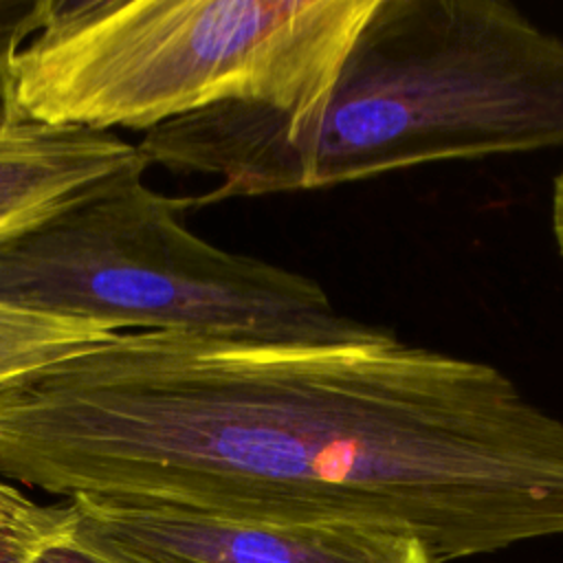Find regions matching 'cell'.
Masks as SVG:
<instances>
[{
	"label": "cell",
	"mask_w": 563,
	"mask_h": 563,
	"mask_svg": "<svg viewBox=\"0 0 563 563\" xmlns=\"http://www.w3.org/2000/svg\"><path fill=\"white\" fill-rule=\"evenodd\" d=\"M0 477L66 499L372 523L449 563L550 534L563 418L497 365L398 334L123 332L0 398Z\"/></svg>",
	"instance_id": "cell-1"
},
{
	"label": "cell",
	"mask_w": 563,
	"mask_h": 563,
	"mask_svg": "<svg viewBox=\"0 0 563 563\" xmlns=\"http://www.w3.org/2000/svg\"><path fill=\"white\" fill-rule=\"evenodd\" d=\"M147 165L218 176L198 207L563 150V35L506 0H376L325 103H222L163 123Z\"/></svg>",
	"instance_id": "cell-2"
},
{
	"label": "cell",
	"mask_w": 563,
	"mask_h": 563,
	"mask_svg": "<svg viewBox=\"0 0 563 563\" xmlns=\"http://www.w3.org/2000/svg\"><path fill=\"white\" fill-rule=\"evenodd\" d=\"M376 0H46L11 66L15 114L154 130L222 106L317 112Z\"/></svg>",
	"instance_id": "cell-3"
},
{
	"label": "cell",
	"mask_w": 563,
	"mask_h": 563,
	"mask_svg": "<svg viewBox=\"0 0 563 563\" xmlns=\"http://www.w3.org/2000/svg\"><path fill=\"white\" fill-rule=\"evenodd\" d=\"M145 158L0 249V301L123 332L354 345L396 332L341 312L310 277L224 251L183 224L198 196L145 185Z\"/></svg>",
	"instance_id": "cell-4"
},
{
	"label": "cell",
	"mask_w": 563,
	"mask_h": 563,
	"mask_svg": "<svg viewBox=\"0 0 563 563\" xmlns=\"http://www.w3.org/2000/svg\"><path fill=\"white\" fill-rule=\"evenodd\" d=\"M70 541L103 563H433L409 534L356 521H275L165 501L66 499Z\"/></svg>",
	"instance_id": "cell-5"
},
{
	"label": "cell",
	"mask_w": 563,
	"mask_h": 563,
	"mask_svg": "<svg viewBox=\"0 0 563 563\" xmlns=\"http://www.w3.org/2000/svg\"><path fill=\"white\" fill-rule=\"evenodd\" d=\"M141 158L114 132L0 121V249Z\"/></svg>",
	"instance_id": "cell-6"
},
{
	"label": "cell",
	"mask_w": 563,
	"mask_h": 563,
	"mask_svg": "<svg viewBox=\"0 0 563 563\" xmlns=\"http://www.w3.org/2000/svg\"><path fill=\"white\" fill-rule=\"evenodd\" d=\"M119 334L108 323L0 301V398Z\"/></svg>",
	"instance_id": "cell-7"
},
{
	"label": "cell",
	"mask_w": 563,
	"mask_h": 563,
	"mask_svg": "<svg viewBox=\"0 0 563 563\" xmlns=\"http://www.w3.org/2000/svg\"><path fill=\"white\" fill-rule=\"evenodd\" d=\"M68 530L66 504H40L0 477V563H29L42 545Z\"/></svg>",
	"instance_id": "cell-8"
},
{
	"label": "cell",
	"mask_w": 563,
	"mask_h": 563,
	"mask_svg": "<svg viewBox=\"0 0 563 563\" xmlns=\"http://www.w3.org/2000/svg\"><path fill=\"white\" fill-rule=\"evenodd\" d=\"M46 0H0V121L13 119L11 66L18 51L40 29Z\"/></svg>",
	"instance_id": "cell-9"
},
{
	"label": "cell",
	"mask_w": 563,
	"mask_h": 563,
	"mask_svg": "<svg viewBox=\"0 0 563 563\" xmlns=\"http://www.w3.org/2000/svg\"><path fill=\"white\" fill-rule=\"evenodd\" d=\"M70 532V530H68ZM29 563H103L101 559L92 556L90 552H86L84 548H79L77 543L70 541V534H64L46 545H42L31 559Z\"/></svg>",
	"instance_id": "cell-10"
},
{
	"label": "cell",
	"mask_w": 563,
	"mask_h": 563,
	"mask_svg": "<svg viewBox=\"0 0 563 563\" xmlns=\"http://www.w3.org/2000/svg\"><path fill=\"white\" fill-rule=\"evenodd\" d=\"M550 227L552 238L556 244L559 255L563 257V169L556 174L552 183V198H550Z\"/></svg>",
	"instance_id": "cell-11"
}]
</instances>
